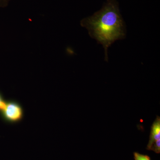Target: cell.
I'll use <instances>...</instances> for the list:
<instances>
[{
    "label": "cell",
    "instance_id": "obj_2",
    "mask_svg": "<svg viewBox=\"0 0 160 160\" xmlns=\"http://www.w3.org/2000/svg\"><path fill=\"white\" fill-rule=\"evenodd\" d=\"M2 119L9 124H16L21 122L24 116L23 107L14 100L6 101L5 106L0 111Z\"/></svg>",
    "mask_w": 160,
    "mask_h": 160
},
{
    "label": "cell",
    "instance_id": "obj_6",
    "mask_svg": "<svg viewBox=\"0 0 160 160\" xmlns=\"http://www.w3.org/2000/svg\"><path fill=\"white\" fill-rule=\"evenodd\" d=\"M6 102V101H5L4 98H3L2 95L0 92V111L4 108Z\"/></svg>",
    "mask_w": 160,
    "mask_h": 160
},
{
    "label": "cell",
    "instance_id": "obj_7",
    "mask_svg": "<svg viewBox=\"0 0 160 160\" xmlns=\"http://www.w3.org/2000/svg\"><path fill=\"white\" fill-rule=\"evenodd\" d=\"M7 0H0V6H3L6 4Z\"/></svg>",
    "mask_w": 160,
    "mask_h": 160
},
{
    "label": "cell",
    "instance_id": "obj_5",
    "mask_svg": "<svg viewBox=\"0 0 160 160\" xmlns=\"http://www.w3.org/2000/svg\"><path fill=\"white\" fill-rule=\"evenodd\" d=\"M134 158L135 160H151L148 156L140 154L138 152H134Z\"/></svg>",
    "mask_w": 160,
    "mask_h": 160
},
{
    "label": "cell",
    "instance_id": "obj_4",
    "mask_svg": "<svg viewBox=\"0 0 160 160\" xmlns=\"http://www.w3.org/2000/svg\"><path fill=\"white\" fill-rule=\"evenodd\" d=\"M149 150H152L157 153H159L160 152V139L157 140L156 141L152 143L150 146Z\"/></svg>",
    "mask_w": 160,
    "mask_h": 160
},
{
    "label": "cell",
    "instance_id": "obj_1",
    "mask_svg": "<svg viewBox=\"0 0 160 160\" xmlns=\"http://www.w3.org/2000/svg\"><path fill=\"white\" fill-rule=\"evenodd\" d=\"M81 25L87 29L90 37L103 46L106 62L109 46L126 37V26L116 0H107L99 11L82 20Z\"/></svg>",
    "mask_w": 160,
    "mask_h": 160
},
{
    "label": "cell",
    "instance_id": "obj_3",
    "mask_svg": "<svg viewBox=\"0 0 160 160\" xmlns=\"http://www.w3.org/2000/svg\"><path fill=\"white\" fill-rule=\"evenodd\" d=\"M160 139V118L159 117H157L151 126V132L149 137V143L147 146V149L149 150L152 143Z\"/></svg>",
    "mask_w": 160,
    "mask_h": 160
}]
</instances>
